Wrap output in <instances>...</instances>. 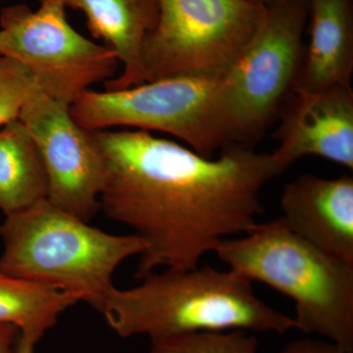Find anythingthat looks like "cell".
Masks as SVG:
<instances>
[{
	"mask_svg": "<svg viewBox=\"0 0 353 353\" xmlns=\"http://www.w3.org/2000/svg\"><path fill=\"white\" fill-rule=\"evenodd\" d=\"M92 132L108 167L101 210L145 245L138 279L196 268L221 241L248 234L264 213L262 190L281 175L271 153L248 146L205 157L143 130Z\"/></svg>",
	"mask_w": 353,
	"mask_h": 353,
	"instance_id": "1",
	"label": "cell"
},
{
	"mask_svg": "<svg viewBox=\"0 0 353 353\" xmlns=\"http://www.w3.org/2000/svg\"><path fill=\"white\" fill-rule=\"evenodd\" d=\"M137 287H114L101 314L121 338L146 336L152 343L199 332L284 334L294 318L255 294L250 281L213 267L167 268L148 274Z\"/></svg>",
	"mask_w": 353,
	"mask_h": 353,
	"instance_id": "2",
	"label": "cell"
},
{
	"mask_svg": "<svg viewBox=\"0 0 353 353\" xmlns=\"http://www.w3.org/2000/svg\"><path fill=\"white\" fill-rule=\"evenodd\" d=\"M214 252L229 270L289 296L296 330L353 353V263L304 240L282 218L221 241Z\"/></svg>",
	"mask_w": 353,
	"mask_h": 353,
	"instance_id": "3",
	"label": "cell"
},
{
	"mask_svg": "<svg viewBox=\"0 0 353 353\" xmlns=\"http://www.w3.org/2000/svg\"><path fill=\"white\" fill-rule=\"evenodd\" d=\"M0 272L71 292L101 312L113 275L145 245L136 234H113L48 199L1 222Z\"/></svg>",
	"mask_w": 353,
	"mask_h": 353,
	"instance_id": "4",
	"label": "cell"
},
{
	"mask_svg": "<svg viewBox=\"0 0 353 353\" xmlns=\"http://www.w3.org/2000/svg\"><path fill=\"white\" fill-rule=\"evenodd\" d=\"M307 0H277L252 41L220 78L216 110L225 148H250L292 92L303 58Z\"/></svg>",
	"mask_w": 353,
	"mask_h": 353,
	"instance_id": "5",
	"label": "cell"
},
{
	"mask_svg": "<svg viewBox=\"0 0 353 353\" xmlns=\"http://www.w3.org/2000/svg\"><path fill=\"white\" fill-rule=\"evenodd\" d=\"M154 29L141 48L145 83L218 79L259 32L267 6L254 0H158Z\"/></svg>",
	"mask_w": 353,
	"mask_h": 353,
	"instance_id": "6",
	"label": "cell"
},
{
	"mask_svg": "<svg viewBox=\"0 0 353 353\" xmlns=\"http://www.w3.org/2000/svg\"><path fill=\"white\" fill-rule=\"evenodd\" d=\"M0 11V57L24 65L39 90L71 106L92 85L117 73L119 60L104 44L77 32L67 18L64 0H39Z\"/></svg>",
	"mask_w": 353,
	"mask_h": 353,
	"instance_id": "7",
	"label": "cell"
},
{
	"mask_svg": "<svg viewBox=\"0 0 353 353\" xmlns=\"http://www.w3.org/2000/svg\"><path fill=\"white\" fill-rule=\"evenodd\" d=\"M220 78H176L136 87L88 90L70 106L74 120L88 132L115 127L166 132L205 157L225 148L216 97Z\"/></svg>",
	"mask_w": 353,
	"mask_h": 353,
	"instance_id": "8",
	"label": "cell"
},
{
	"mask_svg": "<svg viewBox=\"0 0 353 353\" xmlns=\"http://www.w3.org/2000/svg\"><path fill=\"white\" fill-rule=\"evenodd\" d=\"M19 120L38 146L48 182V201L90 222L101 211L108 167L92 132L72 117L70 106L39 90Z\"/></svg>",
	"mask_w": 353,
	"mask_h": 353,
	"instance_id": "9",
	"label": "cell"
},
{
	"mask_svg": "<svg viewBox=\"0 0 353 353\" xmlns=\"http://www.w3.org/2000/svg\"><path fill=\"white\" fill-rule=\"evenodd\" d=\"M271 157L281 174L301 158L315 155L353 169L352 85L321 92L292 90Z\"/></svg>",
	"mask_w": 353,
	"mask_h": 353,
	"instance_id": "10",
	"label": "cell"
},
{
	"mask_svg": "<svg viewBox=\"0 0 353 353\" xmlns=\"http://www.w3.org/2000/svg\"><path fill=\"white\" fill-rule=\"evenodd\" d=\"M288 227L323 252L353 263V179L304 174L281 197Z\"/></svg>",
	"mask_w": 353,
	"mask_h": 353,
	"instance_id": "11",
	"label": "cell"
},
{
	"mask_svg": "<svg viewBox=\"0 0 353 353\" xmlns=\"http://www.w3.org/2000/svg\"><path fill=\"white\" fill-rule=\"evenodd\" d=\"M67 8L81 11L94 39L115 53L120 75L104 83L108 92L145 83L141 48L158 20V0H64Z\"/></svg>",
	"mask_w": 353,
	"mask_h": 353,
	"instance_id": "12",
	"label": "cell"
},
{
	"mask_svg": "<svg viewBox=\"0 0 353 353\" xmlns=\"http://www.w3.org/2000/svg\"><path fill=\"white\" fill-rule=\"evenodd\" d=\"M311 34L292 90L321 92L352 85V0H310Z\"/></svg>",
	"mask_w": 353,
	"mask_h": 353,
	"instance_id": "13",
	"label": "cell"
},
{
	"mask_svg": "<svg viewBox=\"0 0 353 353\" xmlns=\"http://www.w3.org/2000/svg\"><path fill=\"white\" fill-rule=\"evenodd\" d=\"M43 158L19 119L0 128V211L9 216L48 199Z\"/></svg>",
	"mask_w": 353,
	"mask_h": 353,
	"instance_id": "14",
	"label": "cell"
},
{
	"mask_svg": "<svg viewBox=\"0 0 353 353\" xmlns=\"http://www.w3.org/2000/svg\"><path fill=\"white\" fill-rule=\"evenodd\" d=\"M79 301L71 292L0 272V323L12 325L38 343Z\"/></svg>",
	"mask_w": 353,
	"mask_h": 353,
	"instance_id": "15",
	"label": "cell"
},
{
	"mask_svg": "<svg viewBox=\"0 0 353 353\" xmlns=\"http://www.w3.org/2000/svg\"><path fill=\"white\" fill-rule=\"evenodd\" d=\"M259 343L243 330L199 332L152 343L148 353H259Z\"/></svg>",
	"mask_w": 353,
	"mask_h": 353,
	"instance_id": "16",
	"label": "cell"
},
{
	"mask_svg": "<svg viewBox=\"0 0 353 353\" xmlns=\"http://www.w3.org/2000/svg\"><path fill=\"white\" fill-rule=\"evenodd\" d=\"M39 90L24 65L0 57V128L19 119L23 108Z\"/></svg>",
	"mask_w": 353,
	"mask_h": 353,
	"instance_id": "17",
	"label": "cell"
},
{
	"mask_svg": "<svg viewBox=\"0 0 353 353\" xmlns=\"http://www.w3.org/2000/svg\"><path fill=\"white\" fill-rule=\"evenodd\" d=\"M279 353H347L332 341L299 339L285 345Z\"/></svg>",
	"mask_w": 353,
	"mask_h": 353,
	"instance_id": "18",
	"label": "cell"
},
{
	"mask_svg": "<svg viewBox=\"0 0 353 353\" xmlns=\"http://www.w3.org/2000/svg\"><path fill=\"white\" fill-rule=\"evenodd\" d=\"M19 334L16 327L0 323V353H14Z\"/></svg>",
	"mask_w": 353,
	"mask_h": 353,
	"instance_id": "19",
	"label": "cell"
},
{
	"mask_svg": "<svg viewBox=\"0 0 353 353\" xmlns=\"http://www.w3.org/2000/svg\"><path fill=\"white\" fill-rule=\"evenodd\" d=\"M37 343L38 341H34V339L20 333L14 353H34Z\"/></svg>",
	"mask_w": 353,
	"mask_h": 353,
	"instance_id": "20",
	"label": "cell"
},
{
	"mask_svg": "<svg viewBox=\"0 0 353 353\" xmlns=\"http://www.w3.org/2000/svg\"><path fill=\"white\" fill-rule=\"evenodd\" d=\"M254 1L259 2V3L264 4V6H269V4L273 3L277 0H254Z\"/></svg>",
	"mask_w": 353,
	"mask_h": 353,
	"instance_id": "21",
	"label": "cell"
},
{
	"mask_svg": "<svg viewBox=\"0 0 353 353\" xmlns=\"http://www.w3.org/2000/svg\"><path fill=\"white\" fill-rule=\"evenodd\" d=\"M0 227H1V222H0Z\"/></svg>",
	"mask_w": 353,
	"mask_h": 353,
	"instance_id": "22",
	"label": "cell"
}]
</instances>
